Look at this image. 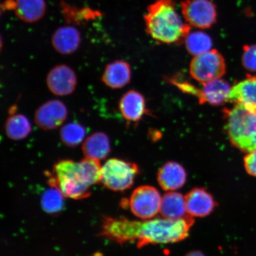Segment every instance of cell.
<instances>
[{"label": "cell", "mask_w": 256, "mask_h": 256, "mask_svg": "<svg viewBox=\"0 0 256 256\" xmlns=\"http://www.w3.org/2000/svg\"></svg>", "instance_id": "83f0119b"}, {"label": "cell", "mask_w": 256, "mask_h": 256, "mask_svg": "<svg viewBox=\"0 0 256 256\" xmlns=\"http://www.w3.org/2000/svg\"><path fill=\"white\" fill-rule=\"evenodd\" d=\"M230 142L244 152L256 150V111L242 104L224 110Z\"/></svg>", "instance_id": "277c9868"}, {"label": "cell", "mask_w": 256, "mask_h": 256, "mask_svg": "<svg viewBox=\"0 0 256 256\" xmlns=\"http://www.w3.org/2000/svg\"><path fill=\"white\" fill-rule=\"evenodd\" d=\"M203 84V88L200 89L194 87L193 92L200 104H208L218 106L228 102L232 88L226 80L220 78Z\"/></svg>", "instance_id": "7c38bea8"}, {"label": "cell", "mask_w": 256, "mask_h": 256, "mask_svg": "<svg viewBox=\"0 0 256 256\" xmlns=\"http://www.w3.org/2000/svg\"><path fill=\"white\" fill-rule=\"evenodd\" d=\"M181 7L186 22L192 26L204 30L216 23V6L210 0H186Z\"/></svg>", "instance_id": "ba28073f"}, {"label": "cell", "mask_w": 256, "mask_h": 256, "mask_svg": "<svg viewBox=\"0 0 256 256\" xmlns=\"http://www.w3.org/2000/svg\"><path fill=\"white\" fill-rule=\"evenodd\" d=\"M140 174L139 166L136 163L111 158L102 166L100 182L108 190L124 192L133 186Z\"/></svg>", "instance_id": "5b68a950"}, {"label": "cell", "mask_w": 256, "mask_h": 256, "mask_svg": "<svg viewBox=\"0 0 256 256\" xmlns=\"http://www.w3.org/2000/svg\"><path fill=\"white\" fill-rule=\"evenodd\" d=\"M228 102L256 110V75H248L247 78L234 86L230 92Z\"/></svg>", "instance_id": "e0dca14e"}, {"label": "cell", "mask_w": 256, "mask_h": 256, "mask_svg": "<svg viewBox=\"0 0 256 256\" xmlns=\"http://www.w3.org/2000/svg\"><path fill=\"white\" fill-rule=\"evenodd\" d=\"M44 0H16V15L26 23H34L44 17L46 12Z\"/></svg>", "instance_id": "d6986e66"}, {"label": "cell", "mask_w": 256, "mask_h": 256, "mask_svg": "<svg viewBox=\"0 0 256 256\" xmlns=\"http://www.w3.org/2000/svg\"><path fill=\"white\" fill-rule=\"evenodd\" d=\"M62 192L56 187L50 186L44 192L41 199V206L48 214H56L60 212L64 207Z\"/></svg>", "instance_id": "cb8c5ba5"}, {"label": "cell", "mask_w": 256, "mask_h": 256, "mask_svg": "<svg viewBox=\"0 0 256 256\" xmlns=\"http://www.w3.org/2000/svg\"><path fill=\"white\" fill-rule=\"evenodd\" d=\"M242 64L248 72H256V44L243 48Z\"/></svg>", "instance_id": "d4e9b609"}, {"label": "cell", "mask_w": 256, "mask_h": 256, "mask_svg": "<svg viewBox=\"0 0 256 256\" xmlns=\"http://www.w3.org/2000/svg\"><path fill=\"white\" fill-rule=\"evenodd\" d=\"M81 40L78 30L67 26L58 28L53 34L52 44L58 52L62 55H70L78 49Z\"/></svg>", "instance_id": "2e32d148"}, {"label": "cell", "mask_w": 256, "mask_h": 256, "mask_svg": "<svg viewBox=\"0 0 256 256\" xmlns=\"http://www.w3.org/2000/svg\"><path fill=\"white\" fill-rule=\"evenodd\" d=\"M147 34L166 44H181L190 34V25L184 23L172 0H156L148 6L144 16Z\"/></svg>", "instance_id": "3957f363"}, {"label": "cell", "mask_w": 256, "mask_h": 256, "mask_svg": "<svg viewBox=\"0 0 256 256\" xmlns=\"http://www.w3.org/2000/svg\"><path fill=\"white\" fill-rule=\"evenodd\" d=\"M46 83L52 94L66 96L71 94L75 90L78 79L75 72L70 66L58 65L48 74Z\"/></svg>", "instance_id": "30bf717a"}, {"label": "cell", "mask_w": 256, "mask_h": 256, "mask_svg": "<svg viewBox=\"0 0 256 256\" xmlns=\"http://www.w3.org/2000/svg\"><path fill=\"white\" fill-rule=\"evenodd\" d=\"M187 180V174L181 164L168 162L160 168L158 181L163 190L174 191L184 186Z\"/></svg>", "instance_id": "4fadbf2b"}, {"label": "cell", "mask_w": 256, "mask_h": 256, "mask_svg": "<svg viewBox=\"0 0 256 256\" xmlns=\"http://www.w3.org/2000/svg\"><path fill=\"white\" fill-rule=\"evenodd\" d=\"M82 150L86 158L101 161L106 158L110 152V139L104 132H94L84 140Z\"/></svg>", "instance_id": "ac0fdd59"}, {"label": "cell", "mask_w": 256, "mask_h": 256, "mask_svg": "<svg viewBox=\"0 0 256 256\" xmlns=\"http://www.w3.org/2000/svg\"><path fill=\"white\" fill-rule=\"evenodd\" d=\"M187 214L193 217L210 215L217 206L212 195L206 188H195L184 196Z\"/></svg>", "instance_id": "8fae6325"}, {"label": "cell", "mask_w": 256, "mask_h": 256, "mask_svg": "<svg viewBox=\"0 0 256 256\" xmlns=\"http://www.w3.org/2000/svg\"><path fill=\"white\" fill-rule=\"evenodd\" d=\"M194 217L188 215L172 220L158 218L143 220H130L124 216H104L99 236L122 244L136 242L138 248L150 244L178 242L190 236Z\"/></svg>", "instance_id": "6da1fadb"}, {"label": "cell", "mask_w": 256, "mask_h": 256, "mask_svg": "<svg viewBox=\"0 0 256 256\" xmlns=\"http://www.w3.org/2000/svg\"><path fill=\"white\" fill-rule=\"evenodd\" d=\"M5 131L10 139L15 140H24L31 132V124L24 115L12 114L6 121Z\"/></svg>", "instance_id": "44dd1931"}, {"label": "cell", "mask_w": 256, "mask_h": 256, "mask_svg": "<svg viewBox=\"0 0 256 256\" xmlns=\"http://www.w3.org/2000/svg\"><path fill=\"white\" fill-rule=\"evenodd\" d=\"M102 166L98 160L85 158L79 162L62 160L48 172V184L56 187L64 196L82 200L90 196L92 186L100 182Z\"/></svg>", "instance_id": "7a4b0ae2"}, {"label": "cell", "mask_w": 256, "mask_h": 256, "mask_svg": "<svg viewBox=\"0 0 256 256\" xmlns=\"http://www.w3.org/2000/svg\"><path fill=\"white\" fill-rule=\"evenodd\" d=\"M184 42L188 53L194 56L210 51L212 46V40L209 35L202 32L188 34Z\"/></svg>", "instance_id": "7402d4cb"}, {"label": "cell", "mask_w": 256, "mask_h": 256, "mask_svg": "<svg viewBox=\"0 0 256 256\" xmlns=\"http://www.w3.org/2000/svg\"><path fill=\"white\" fill-rule=\"evenodd\" d=\"M184 256H206L202 252L194 250L188 252Z\"/></svg>", "instance_id": "4316f807"}, {"label": "cell", "mask_w": 256, "mask_h": 256, "mask_svg": "<svg viewBox=\"0 0 256 256\" xmlns=\"http://www.w3.org/2000/svg\"><path fill=\"white\" fill-rule=\"evenodd\" d=\"M162 197L151 186H142L136 188L130 198L129 204L134 216L143 220L154 218L160 212Z\"/></svg>", "instance_id": "52a82bcc"}, {"label": "cell", "mask_w": 256, "mask_h": 256, "mask_svg": "<svg viewBox=\"0 0 256 256\" xmlns=\"http://www.w3.org/2000/svg\"><path fill=\"white\" fill-rule=\"evenodd\" d=\"M244 163L248 174L256 177V150L246 155L244 158Z\"/></svg>", "instance_id": "484cf974"}, {"label": "cell", "mask_w": 256, "mask_h": 256, "mask_svg": "<svg viewBox=\"0 0 256 256\" xmlns=\"http://www.w3.org/2000/svg\"><path fill=\"white\" fill-rule=\"evenodd\" d=\"M160 212L162 217L172 220L186 216L184 197L178 192H168L165 194L162 197Z\"/></svg>", "instance_id": "ffe728a7"}, {"label": "cell", "mask_w": 256, "mask_h": 256, "mask_svg": "<svg viewBox=\"0 0 256 256\" xmlns=\"http://www.w3.org/2000/svg\"><path fill=\"white\" fill-rule=\"evenodd\" d=\"M226 72L225 60L216 50L194 56L190 64L192 78L202 84L222 78Z\"/></svg>", "instance_id": "8992f818"}, {"label": "cell", "mask_w": 256, "mask_h": 256, "mask_svg": "<svg viewBox=\"0 0 256 256\" xmlns=\"http://www.w3.org/2000/svg\"><path fill=\"white\" fill-rule=\"evenodd\" d=\"M86 133L85 128L81 124L76 122L69 123L60 129V138L64 145L74 148L82 142Z\"/></svg>", "instance_id": "603a6c76"}, {"label": "cell", "mask_w": 256, "mask_h": 256, "mask_svg": "<svg viewBox=\"0 0 256 256\" xmlns=\"http://www.w3.org/2000/svg\"><path fill=\"white\" fill-rule=\"evenodd\" d=\"M131 68L129 63L117 60L108 64L102 76V82L112 89L122 88L129 84Z\"/></svg>", "instance_id": "9a60e30c"}, {"label": "cell", "mask_w": 256, "mask_h": 256, "mask_svg": "<svg viewBox=\"0 0 256 256\" xmlns=\"http://www.w3.org/2000/svg\"><path fill=\"white\" fill-rule=\"evenodd\" d=\"M119 106L122 115L128 122H138L147 113L145 98L140 92L133 90L122 96Z\"/></svg>", "instance_id": "5bb4252c"}, {"label": "cell", "mask_w": 256, "mask_h": 256, "mask_svg": "<svg viewBox=\"0 0 256 256\" xmlns=\"http://www.w3.org/2000/svg\"><path fill=\"white\" fill-rule=\"evenodd\" d=\"M68 116L65 104L59 100L48 101L42 104L34 113V122L44 130H56L62 126Z\"/></svg>", "instance_id": "9c48e42d"}]
</instances>
